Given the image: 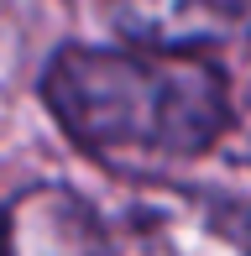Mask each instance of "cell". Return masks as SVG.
Listing matches in <instances>:
<instances>
[{
  "label": "cell",
  "mask_w": 251,
  "mask_h": 256,
  "mask_svg": "<svg viewBox=\"0 0 251 256\" xmlns=\"http://www.w3.org/2000/svg\"><path fill=\"white\" fill-rule=\"evenodd\" d=\"M110 256H251V209L188 183H131L100 209Z\"/></svg>",
  "instance_id": "obj_2"
},
{
  "label": "cell",
  "mask_w": 251,
  "mask_h": 256,
  "mask_svg": "<svg viewBox=\"0 0 251 256\" xmlns=\"http://www.w3.org/2000/svg\"><path fill=\"white\" fill-rule=\"evenodd\" d=\"M225 68V94H230V120H225V142H220V162L230 168H251V42L220 58Z\"/></svg>",
  "instance_id": "obj_5"
},
{
  "label": "cell",
  "mask_w": 251,
  "mask_h": 256,
  "mask_svg": "<svg viewBox=\"0 0 251 256\" xmlns=\"http://www.w3.org/2000/svg\"><path fill=\"white\" fill-rule=\"evenodd\" d=\"M0 256H110L100 204L68 183H32L0 209Z\"/></svg>",
  "instance_id": "obj_4"
},
{
  "label": "cell",
  "mask_w": 251,
  "mask_h": 256,
  "mask_svg": "<svg viewBox=\"0 0 251 256\" xmlns=\"http://www.w3.org/2000/svg\"><path fill=\"white\" fill-rule=\"evenodd\" d=\"M42 100L84 157L136 183L214 157L230 120L220 58L146 48H63L42 74Z\"/></svg>",
  "instance_id": "obj_1"
},
{
  "label": "cell",
  "mask_w": 251,
  "mask_h": 256,
  "mask_svg": "<svg viewBox=\"0 0 251 256\" xmlns=\"http://www.w3.org/2000/svg\"><path fill=\"white\" fill-rule=\"evenodd\" d=\"M126 48L225 58L251 42V0H105Z\"/></svg>",
  "instance_id": "obj_3"
}]
</instances>
